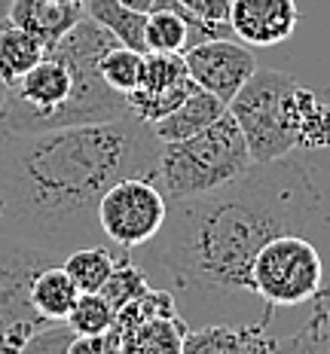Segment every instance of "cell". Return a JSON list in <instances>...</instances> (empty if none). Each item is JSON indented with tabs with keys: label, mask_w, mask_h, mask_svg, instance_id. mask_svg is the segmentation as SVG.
I'll return each mask as SVG.
<instances>
[{
	"label": "cell",
	"mask_w": 330,
	"mask_h": 354,
	"mask_svg": "<svg viewBox=\"0 0 330 354\" xmlns=\"http://www.w3.org/2000/svg\"><path fill=\"white\" fill-rule=\"evenodd\" d=\"M309 235L330 263V171L288 156L254 162L205 196L168 202L165 226L131 250L153 287L174 293L190 327L217 321H269L251 290V263L278 235Z\"/></svg>",
	"instance_id": "1"
},
{
	"label": "cell",
	"mask_w": 330,
	"mask_h": 354,
	"mask_svg": "<svg viewBox=\"0 0 330 354\" xmlns=\"http://www.w3.org/2000/svg\"><path fill=\"white\" fill-rule=\"evenodd\" d=\"M159 138L135 116L53 131H0V226L53 250L104 245L101 196L122 177L159 174Z\"/></svg>",
	"instance_id": "2"
},
{
	"label": "cell",
	"mask_w": 330,
	"mask_h": 354,
	"mask_svg": "<svg viewBox=\"0 0 330 354\" xmlns=\"http://www.w3.org/2000/svg\"><path fill=\"white\" fill-rule=\"evenodd\" d=\"M116 40L83 16L6 95L0 131H53L68 125L122 120L129 98L113 92L98 62Z\"/></svg>",
	"instance_id": "3"
},
{
	"label": "cell",
	"mask_w": 330,
	"mask_h": 354,
	"mask_svg": "<svg viewBox=\"0 0 330 354\" xmlns=\"http://www.w3.org/2000/svg\"><path fill=\"white\" fill-rule=\"evenodd\" d=\"M251 165L254 159L248 153L239 122L226 110L214 125H208L196 138L163 144L156 183L168 202H178V198L205 196L211 189L226 187Z\"/></svg>",
	"instance_id": "4"
},
{
	"label": "cell",
	"mask_w": 330,
	"mask_h": 354,
	"mask_svg": "<svg viewBox=\"0 0 330 354\" xmlns=\"http://www.w3.org/2000/svg\"><path fill=\"white\" fill-rule=\"evenodd\" d=\"M330 263L309 235L288 232L266 241L251 263V290L263 308H293L330 297Z\"/></svg>",
	"instance_id": "5"
},
{
	"label": "cell",
	"mask_w": 330,
	"mask_h": 354,
	"mask_svg": "<svg viewBox=\"0 0 330 354\" xmlns=\"http://www.w3.org/2000/svg\"><path fill=\"white\" fill-rule=\"evenodd\" d=\"M62 263L53 250L12 235L0 226V351L19 354L53 321L31 306V284L43 269Z\"/></svg>",
	"instance_id": "6"
},
{
	"label": "cell",
	"mask_w": 330,
	"mask_h": 354,
	"mask_svg": "<svg viewBox=\"0 0 330 354\" xmlns=\"http://www.w3.org/2000/svg\"><path fill=\"white\" fill-rule=\"evenodd\" d=\"M297 77L273 68H257L254 77L230 101V113L239 122L241 138L254 162L288 159L293 153L288 135V95Z\"/></svg>",
	"instance_id": "7"
},
{
	"label": "cell",
	"mask_w": 330,
	"mask_h": 354,
	"mask_svg": "<svg viewBox=\"0 0 330 354\" xmlns=\"http://www.w3.org/2000/svg\"><path fill=\"white\" fill-rule=\"evenodd\" d=\"M168 217V198L150 177H122L101 196L98 226L116 250L144 248L153 241Z\"/></svg>",
	"instance_id": "8"
},
{
	"label": "cell",
	"mask_w": 330,
	"mask_h": 354,
	"mask_svg": "<svg viewBox=\"0 0 330 354\" xmlns=\"http://www.w3.org/2000/svg\"><path fill=\"white\" fill-rule=\"evenodd\" d=\"M190 80L208 95L220 98L226 107L239 95V88L254 77L257 58L251 46L241 40H202L183 53Z\"/></svg>",
	"instance_id": "9"
},
{
	"label": "cell",
	"mask_w": 330,
	"mask_h": 354,
	"mask_svg": "<svg viewBox=\"0 0 330 354\" xmlns=\"http://www.w3.org/2000/svg\"><path fill=\"white\" fill-rule=\"evenodd\" d=\"M196 88L199 86L190 80L183 55L144 53L141 86L129 95V113L135 120L153 125L172 113V110H178Z\"/></svg>",
	"instance_id": "10"
},
{
	"label": "cell",
	"mask_w": 330,
	"mask_h": 354,
	"mask_svg": "<svg viewBox=\"0 0 330 354\" xmlns=\"http://www.w3.org/2000/svg\"><path fill=\"white\" fill-rule=\"evenodd\" d=\"M288 135L291 156L330 171V86L312 88L293 83L288 95Z\"/></svg>",
	"instance_id": "11"
},
{
	"label": "cell",
	"mask_w": 330,
	"mask_h": 354,
	"mask_svg": "<svg viewBox=\"0 0 330 354\" xmlns=\"http://www.w3.org/2000/svg\"><path fill=\"white\" fill-rule=\"evenodd\" d=\"M230 25L245 46H278L297 31L300 6L297 0H232Z\"/></svg>",
	"instance_id": "12"
},
{
	"label": "cell",
	"mask_w": 330,
	"mask_h": 354,
	"mask_svg": "<svg viewBox=\"0 0 330 354\" xmlns=\"http://www.w3.org/2000/svg\"><path fill=\"white\" fill-rule=\"evenodd\" d=\"M269 321H217L190 327L181 354H269Z\"/></svg>",
	"instance_id": "13"
},
{
	"label": "cell",
	"mask_w": 330,
	"mask_h": 354,
	"mask_svg": "<svg viewBox=\"0 0 330 354\" xmlns=\"http://www.w3.org/2000/svg\"><path fill=\"white\" fill-rule=\"evenodd\" d=\"M83 16H86L83 3H64V0H12L10 25L28 31L46 49H53Z\"/></svg>",
	"instance_id": "14"
},
{
	"label": "cell",
	"mask_w": 330,
	"mask_h": 354,
	"mask_svg": "<svg viewBox=\"0 0 330 354\" xmlns=\"http://www.w3.org/2000/svg\"><path fill=\"white\" fill-rule=\"evenodd\" d=\"M223 113H226L223 101L208 95L205 88H196L178 110H172V113L163 116L159 122H153L150 129H153V135L159 138V144H174V141L196 138L199 131L208 129V125H214Z\"/></svg>",
	"instance_id": "15"
},
{
	"label": "cell",
	"mask_w": 330,
	"mask_h": 354,
	"mask_svg": "<svg viewBox=\"0 0 330 354\" xmlns=\"http://www.w3.org/2000/svg\"><path fill=\"white\" fill-rule=\"evenodd\" d=\"M120 330V348L122 354H181L183 336L190 324L181 318H159V321H141Z\"/></svg>",
	"instance_id": "16"
},
{
	"label": "cell",
	"mask_w": 330,
	"mask_h": 354,
	"mask_svg": "<svg viewBox=\"0 0 330 354\" xmlns=\"http://www.w3.org/2000/svg\"><path fill=\"white\" fill-rule=\"evenodd\" d=\"M83 12L95 25L104 28L120 46H129L135 53H147V46H144L147 12L129 10L120 0H83Z\"/></svg>",
	"instance_id": "17"
},
{
	"label": "cell",
	"mask_w": 330,
	"mask_h": 354,
	"mask_svg": "<svg viewBox=\"0 0 330 354\" xmlns=\"http://www.w3.org/2000/svg\"><path fill=\"white\" fill-rule=\"evenodd\" d=\"M80 299V287L73 284V278L62 269V263L43 269L31 284V306L37 308V315L46 321H68L73 302Z\"/></svg>",
	"instance_id": "18"
},
{
	"label": "cell",
	"mask_w": 330,
	"mask_h": 354,
	"mask_svg": "<svg viewBox=\"0 0 330 354\" xmlns=\"http://www.w3.org/2000/svg\"><path fill=\"white\" fill-rule=\"evenodd\" d=\"M126 250H113L107 245H86L71 250L62 260V269L73 278V284L80 287V293H98L107 284V278L113 275L116 263Z\"/></svg>",
	"instance_id": "19"
},
{
	"label": "cell",
	"mask_w": 330,
	"mask_h": 354,
	"mask_svg": "<svg viewBox=\"0 0 330 354\" xmlns=\"http://www.w3.org/2000/svg\"><path fill=\"white\" fill-rule=\"evenodd\" d=\"M43 55H46V46H43L37 37H31L16 25L0 28V80L10 88L16 86Z\"/></svg>",
	"instance_id": "20"
},
{
	"label": "cell",
	"mask_w": 330,
	"mask_h": 354,
	"mask_svg": "<svg viewBox=\"0 0 330 354\" xmlns=\"http://www.w3.org/2000/svg\"><path fill=\"white\" fill-rule=\"evenodd\" d=\"M330 297H321L312 302V315L293 336L275 339L269 354H330Z\"/></svg>",
	"instance_id": "21"
},
{
	"label": "cell",
	"mask_w": 330,
	"mask_h": 354,
	"mask_svg": "<svg viewBox=\"0 0 330 354\" xmlns=\"http://www.w3.org/2000/svg\"><path fill=\"white\" fill-rule=\"evenodd\" d=\"M144 46L147 53L183 55L190 49V25L174 10H153L147 12L144 25Z\"/></svg>",
	"instance_id": "22"
},
{
	"label": "cell",
	"mask_w": 330,
	"mask_h": 354,
	"mask_svg": "<svg viewBox=\"0 0 330 354\" xmlns=\"http://www.w3.org/2000/svg\"><path fill=\"white\" fill-rule=\"evenodd\" d=\"M141 71H144V53H135L129 46H110L98 62V73L101 80L120 95H129L141 86Z\"/></svg>",
	"instance_id": "23"
},
{
	"label": "cell",
	"mask_w": 330,
	"mask_h": 354,
	"mask_svg": "<svg viewBox=\"0 0 330 354\" xmlns=\"http://www.w3.org/2000/svg\"><path fill=\"white\" fill-rule=\"evenodd\" d=\"M64 324L77 336H98L116 327V308L101 293H80Z\"/></svg>",
	"instance_id": "24"
},
{
	"label": "cell",
	"mask_w": 330,
	"mask_h": 354,
	"mask_svg": "<svg viewBox=\"0 0 330 354\" xmlns=\"http://www.w3.org/2000/svg\"><path fill=\"white\" fill-rule=\"evenodd\" d=\"M178 302H174V293L165 290V287H147L141 297H135L131 302L116 312V327H131V324L141 321H159V318H178Z\"/></svg>",
	"instance_id": "25"
},
{
	"label": "cell",
	"mask_w": 330,
	"mask_h": 354,
	"mask_svg": "<svg viewBox=\"0 0 330 354\" xmlns=\"http://www.w3.org/2000/svg\"><path fill=\"white\" fill-rule=\"evenodd\" d=\"M147 287H150V278H147V272L135 260H131V254H122L120 263H116V269H113V275L107 278V284L101 287L98 293L116 308V312H120L126 302H131L135 297H141Z\"/></svg>",
	"instance_id": "26"
},
{
	"label": "cell",
	"mask_w": 330,
	"mask_h": 354,
	"mask_svg": "<svg viewBox=\"0 0 330 354\" xmlns=\"http://www.w3.org/2000/svg\"><path fill=\"white\" fill-rule=\"evenodd\" d=\"M73 336L77 333H73L64 321L49 324L46 330H40L37 336H31V342H28L19 354H68Z\"/></svg>",
	"instance_id": "27"
},
{
	"label": "cell",
	"mask_w": 330,
	"mask_h": 354,
	"mask_svg": "<svg viewBox=\"0 0 330 354\" xmlns=\"http://www.w3.org/2000/svg\"><path fill=\"white\" fill-rule=\"evenodd\" d=\"M68 354H122L120 348V330H107L98 336H73Z\"/></svg>",
	"instance_id": "28"
},
{
	"label": "cell",
	"mask_w": 330,
	"mask_h": 354,
	"mask_svg": "<svg viewBox=\"0 0 330 354\" xmlns=\"http://www.w3.org/2000/svg\"><path fill=\"white\" fill-rule=\"evenodd\" d=\"M120 3H126L129 10H138V12H153L159 6V0H120Z\"/></svg>",
	"instance_id": "29"
},
{
	"label": "cell",
	"mask_w": 330,
	"mask_h": 354,
	"mask_svg": "<svg viewBox=\"0 0 330 354\" xmlns=\"http://www.w3.org/2000/svg\"><path fill=\"white\" fill-rule=\"evenodd\" d=\"M10 10H12V0H0V28L10 25Z\"/></svg>",
	"instance_id": "30"
},
{
	"label": "cell",
	"mask_w": 330,
	"mask_h": 354,
	"mask_svg": "<svg viewBox=\"0 0 330 354\" xmlns=\"http://www.w3.org/2000/svg\"><path fill=\"white\" fill-rule=\"evenodd\" d=\"M6 95H10V86L0 80V113H3V104H6Z\"/></svg>",
	"instance_id": "31"
},
{
	"label": "cell",
	"mask_w": 330,
	"mask_h": 354,
	"mask_svg": "<svg viewBox=\"0 0 330 354\" xmlns=\"http://www.w3.org/2000/svg\"><path fill=\"white\" fill-rule=\"evenodd\" d=\"M64 3H83V0H64Z\"/></svg>",
	"instance_id": "32"
},
{
	"label": "cell",
	"mask_w": 330,
	"mask_h": 354,
	"mask_svg": "<svg viewBox=\"0 0 330 354\" xmlns=\"http://www.w3.org/2000/svg\"><path fill=\"white\" fill-rule=\"evenodd\" d=\"M0 214H3V205H0Z\"/></svg>",
	"instance_id": "33"
},
{
	"label": "cell",
	"mask_w": 330,
	"mask_h": 354,
	"mask_svg": "<svg viewBox=\"0 0 330 354\" xmlns=\"http://www.w3.org/2000/svg\"><path fill=\"white\" fill-rule=\"evenodd\" d=\"M327 312H330V302H327Z\"/></svg>",
	"instance_id": "34"
},
{
	"label": "cell",
	"mask_w": 330,
	"mask_h": 354,
	"mask_svg": "<svg viewBox=\"0 0 330 354\" xmlns=\"http://www.w3.org/2000/svg\"><path fill=\"white\" fill-rule=\"evenodd\" d=\"M0 354H6V351H0Z\"/></svg>",
	"instance_id": "35"
}]
</instances>
